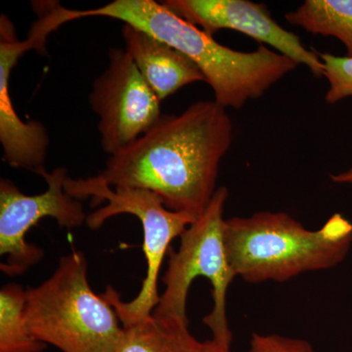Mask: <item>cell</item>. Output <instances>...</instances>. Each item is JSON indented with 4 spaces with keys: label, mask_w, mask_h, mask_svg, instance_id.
Here are the masks:
<instances>
[{
    "label": "cell",
    "mask_w": 352,
    "mask_h": 352,
    "mask_svg": "<svg viewBox=\"0 0 352 352\" xmlns=\"http://www.w3.org/2000/svg\"><path fill=\"white\" fill-rule=\"evenodd\" d=\"M233 122L214 100L198 101L178 115H163L132 144L109 157L95 175L112 187L149 190L164 206L197 219L212 201Z\"/></svg>",
    "instance_id": "cell-1"
},
{
    "label": "cell",
    "mask_w": 352,
    "mask_h": 352,
    "mask_svg": "<svg viewBox=\"0 0 352 352\" xmlns=\"http://www.w3.org/2000/svg\"><path fill=\"white\" fill-rule=\"evenodd\" d=\"M56 16L60 25L80 18H111L168 44L198 66L214 91V101L226 109L240 110L250 100L261 98L298 67L291 58L263 44L251 52L222 45L155 0H115L87 10L59 6Z\"/></svg>",
    "instance_id": "cell-2"
},
{
    "label": "cell",
    "mask_w": 352,
    "mask_h": 352,
    "mask_svg": "<svg viewBox=\"0 0 352 352\" xmlns=\"http://www.w3.org/2000/svg\"><path fill=\"white\" fill-rule=\"evenodd\" d=\"M224 243L236 277L252 284L286 282L344 261L352 245V223L335 214L309 230L286 212H259L226 219Z\"/></svg>",
    "instance_id": "cell-3"
},
{
    "label": "cell",
    "mask_w": 352,
    "mask_h": 352,
    "mask_svg": "<svg viewBox=\"0 0 352 352\" xmlns=\"http://www.w3.org/2000/svg\"><path fill=\"white\" fill-rule=\"evenodd\" d=\"M25 316L36 339L63 352H111L122 329L112 305L88 283L87 258L78 251L25 289Z\"/></svg>",
    "instance_id": "cell-4"
},
{
    "label": "cell",
    "mask_w": 352,
    "mask_h": 352,
    "mask_svg": "<svg viewBox=\"0 0 352 352\" xmlns=\"http://www.w3.org/2000/svg\"><path fill=\"white\" fill-rule=\"evenodd\" d=\"M65 190L69 196L80 201L92 197L94 205L107 201L106 206L87 215V226L94 230L119 214L135 215L140 220L144 236L143 251L147 263V272L140 291L131 302L122 300L120 294L111 286L107 287L102 296L117 312L122 325L152 315L161 296L157 292V280L164 256L170 251L171 242L180 237L196 219L191 215L168 210L161 197L154 192L132 187H112L95 176L78 179L68 177Z\"/></svg>",
    "instance_id": "cell-5"
},
{
    "label": "cell",
    "mask_w": 352,
    "mask_h": 352,
    "mask_svg": "<svg viewBox=\"0 0 352 352\" xmlns=\"http://www.w3.org/2000/svg\"><path fill=\"white\" fill-rule=\"evenodd\" d=\"M229 192L217 188L204 214L180 236L177 251H168V265L163 276L164 289L153 311L160 318L188 324L186 314L190 287L197 277L210 280L214 307L204 318L212 340L231 346L233 335L227 320V291L236 278L224 243V210Z\"/></svg>",
    "instance_id": "cell-6"
},
{
    "label": "cell",
    "mask_w": 352,
    "mask_h": 352,
    "mask_svg": "<svg viewBox=\"0 0 352 352\" xmlns=\"http://www.w3.org/2000/svg\"><path fill=\"white\" fill-rule=\"evenodd\" d=\"M38 175L47 183V190L34 196L25 195L7 178L0 180V254L6 256L0 268L8 276L23 274L43 258V250L25 238L41 219L51 217L69 229L87 223L82 201L65 190L68 170L56 168L48 173L43 168Z\"/></svg>",
    "instance_id": "cell-7"
},
{
    "label": "cell",
    "mask_w": 352,
    "mask_h": 352,
    "mask_svg": "<svg viewBox=\"0 0 352 352\" xmlns=\"http://www.w3.org/2000/svg\"><path fill=\"white\" fill-rule=\"evenodd\" d=\"M90 108L98 117L101 147L109 156L132 144L161 119V100L126 48H111L109 65L92 83Z\"/></svg>",
    "instance_id": "cell-8"
},
{
    "label": "cell",
    "mask_w": 352,
    "mask_h": 352,
    "mask_svg": "<svg viewBox=\"0 0 352 352\" xmlns=\"http://www.w3.org/2000/svg\"><path fill=\"white\" fill-rule=\"evenodd\" d=\"M164 6L210 36L233 30L272 47L296 64L305 65L321 78L324 69L318 52L307 50L294 32L273 19L267 7L250 0H166Z\"/></svg>",
    "instance_id": "cell-9"
},
{
    "label": "cell",
    "mask_w": 352,
    "mask_h": 352,
    "mask_svg": "<svg viewBox=\"0 0 352 352\" xmlns=\"http://www.w3.org/2000/svg\"><path fill=\"white\" fill-rule=\"evenodd\" d=\"M38 50L29 36L19 41L15 25L7 15L0 17V143L2 161L14 168L38 173L45 168L50 139L47 129L38 120L24 122L14 108L9 80L14 67L28 50Z\"/></svg>",
    "instance_id": "cell-10"
},
{
    "label": "cell",
    "mask_w": 352,
    "mask_h": 352,
    "mask_svg": "<svg viewBox=\"0 0 352 352\" xmlns=\"http://www.w3.org/2000/svg\"><path fill=\"white\" fill-rule=\"evenodd\" d=\"M122 34L124 48L160 100L186 85L207 82L198 66L168 44L129 25H124Z\"/></svg>",
    "instance_id": "cell-11"
},
{
    "label": "cell",
    "mask_w": 352,
    "mask_h": 352,
    "mask_svg": "<svg viewBox=\"0 0 352 352\" xmlns=\"http://www.w3.org/2000/svg\"><path fill=\"white\" fill-rule=\"evenodd\" d=\"M122 326L111 352H197L201 344L189 332L188 324L153 314Z\"/></svg>",
    "instance_id": "cell-12"
},
{
    "label": "cell",
    "mask_w": 352,
    "mask_h": 352,
    "mask_svg": "<svg viewBox=\"0 0 352 352\" xmlns=\"http://www.w3.org/2000/svg\"><path fill=\"white\" fill-rule=\"evenodd\" d=\"M285 18L309 34L337 38L352 57V0H307Z\"/></svg>",
    "instance_id": "cell-13"
},
{
    "label": "cell",
    "mask_w": 352,
    "mask_h": 352,
    "mask_svg": "<svg viewBox=\"0 0 352 352\" xmlns=\"http://www.w3.org/2000/svg\"><path fill=\"white\" fill-rule=\"evenodd\" d=\"M25 289L10 283L0 291V352H41L46 344L32 335L25 316Z\"/></svg>",
    "instance_id": "cell-14"
},
{
    "label": "cell",
    "mask_w": 352,
    "mask_h": 352,
    "mask_svg": "<svg viewBox=\"0 0 352 352\" xmlns=\"http://www.w3.org/2000/svg\"><path fill=\"white\" fill-rule=\"evenodd\" d=\"M326 80L329 82L325 101L336 104L352 97V57L319 53Z\"/></svg>",
    "instance_id": "cell-15"
},
{
    "label": "cell",
    "mask_w": 352,
    "mask_h": 352,
    "mask_svg": "<svg viewBox=\"0 0 352 352\" xmlns=\"http://www.w3.org/2000/svg\"><path fill=\"white\" fill-rule=\"evenodd\" d=\"M249 352H316L307 340L277 333H254Z\"/></svg>",
    "instance_id": "cell-16"
},
{
    "label": "cell",
    "mask_w": 352,
    "mask_h": 352,
    "mask_svg": "<svg viewBox=\"0 0 352 352\" xmlns=\"http://www.w3.org/2000/svg\"><path fill=\"white\" fill-rule=\"evenodd\" d=\"M197 352H232L231 346L226 344H219L214 340H207V342H201Z\"/></svg>",
    "instance_id": "cell-17"
},
{
    "label": "cell",
    "mask_w": 352,
    "mask_h": 352,
    "mask_svg": "<svg viewBox=\"0 0 352 352\" xmlns=\"http://www.w3.org/2000/svg\"><path fill=\"white\" fill-rule=\"evenodd\" d=\"M331 179L333 182L338 184H351L352 185V168L349 170L337 173V175H331Z\"/></svg>",
    "instance_id": "cell-18"
},
{
    "label": "cell",
    "mask_w": 352,
    "mask_h": 352,
    "mask_svg": "<svg viewBox=\"0 0 352 352\" xmlns=\"http://www.w3.org/2000/svg\"><path fill=\"white\" fill-rule=\"evenodd\" d=\"M48 3H50V2H48ZM47 4H46V12H47ZM47 17H48V13H47ZM48 20H50V18H48ZM50 25H51V24H50ZM51 28H52V27H51ZM53 31H54V30H53Z\"/></svg>",
    "instance_id": "cell-19"
}]
</instances>
